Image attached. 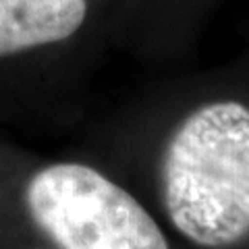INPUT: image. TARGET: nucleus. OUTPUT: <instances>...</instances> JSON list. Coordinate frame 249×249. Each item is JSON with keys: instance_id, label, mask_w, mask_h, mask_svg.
I'll use <instances>...</instances> for the list:
<instances>
[{"instance_id": "f03ea898", "label": "nucleus", "mask_w": 249, "mask_h": 249, "mask_svg": "<svg viewBox=\"0 0 249 249\" xmlns=\"http://www.w3.org/2000/svg\"><path fill=\"white\" fill-rule=\"evenodd\" d=\"M25 197L31 218L60 249H168L145 208L91 166L42 168Z\"/></svg>"}, {"instance_id": "7ed1b4c3", "label": "nucleus", "mask_w": 249, "mask_h": 249, "mask_svg": "<svg viewBox=\"0 0 249 249\" xmlns=\"http://www.w3.org/2000/svg\"><path fill=\"white\" fill-rule=\"evenodd\" d=\"M85 13V0H0V58L67 40Z\"/></svg>"}, {"instance_id": "f257e3e1", "label": "nucleus", "mask_w": 249, "mask_h": 249, "mask_svg": "<svg viewBox=\"0 0 249 249\" xmlns=\"http://www.w3.org/2000/svg\"><path fill=\"white\" fill-rule=\"evenodd\" d=\"M162 199L181 235L229 247L249 235V108L212 102L181 123L162 158Z\"/></svg>"}]
</instances>
